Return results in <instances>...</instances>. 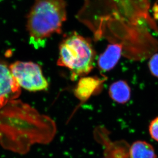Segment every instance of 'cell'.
Segmentation results:
<instances>
[{
  "instance_id": "cell-1",
  "label": "cell",
  "mask_w": 158,
  "mask_h": 158,
  "mask_svg": "<svg viewBox=\"0 0 158 158\" xmlns=\"http://www.w3.org/2000/svg\"><path fill=\"white\" fill-rule=\"evenodd\" d=\"M66 17L64 0H34L26 22L30 44L42 47L48 38L61 32Z\"/></svg>"
},
{
  "instance_id": "cell-2",
  "label": "cell",
  "mask_w": 158,
  "mask_h": 158,
  "mask_svg": "<svg viewBox=\"0 0 158 158\" xmlns=\"http://www.w3.org/2000/svg\"><path fill=\"white\" fill-rule=\"evenodd\" d=\"M95 57L90 40L73 32L60 44L58 64L69 69L72 78L76 79L91 71Z\"/></svg>"
},
{
  "instance_id": "cell-3",
  "label": "cell",
  "mask_w": 158,
  "mask_h": 158,
  "mask_svg": "<svg viewBox=\"0 0 158 158\" xmlns=\"http://www.w3.org/2000/svg\"><path fill=\"white\" fill-rule=\"evenodd\" d=\"M20 87L31 92L45 90L49 86L39 64L32 61H16L9 65Z\"/></svg>"
},
{
  "instance_id": "cell-4",
  "label": "cell",
  "mask_w": 158,
  "mask_h": 158,
  "mask_svg": "<svg viewBox=\"0 0 158 158\" xmlns=\"http://www.w3.org/2000/svg\"><path fill=\"white\" fill-rule=\"evenodd\" d=\"M21 93V87L12 75L9 65L0 60V109L15 100Z\"/></svg>"
},
{
  "instance_id": "cell-5",
  "label": "cell",
  "mask_w": 158,
  "mask_h": 158,
  "mask_svg": "<svg viewBox=\"0 0 158 158\" xmlns=\"http://www.w3.org/2000/svg\"><path fill=\"white\" fill-rule=\"evenodd\" d=\"M123 47L121 44H111L99 57L98 66L101 70L108 71L113 69L121 57Z\"/></svg>"
},
{
  "instance_id": "cell-6",
  "label": "cell",
  "mask_w": 158,
  "mask_h": 158,
  "mask_svg": "<svg viewBox=\"0 0 158 158\" xmlns=\"http://www.w3.org/2000/svg\"><path fill=\"white\" fill-rule=\"evenodd\" d=\"M103 81L102 80L93 77L81 78L75 89V95L80 100H87L100 89Z\"/></svg>"
},
{
  "instance_id": "cell-7",
  "label": "cell",
  "mask_w": 158,
  "mask_h": 158,
  "mask_svg": "<svg viewBox=\"0 0 158 158\" xmlns=\"http://www.w3.org/2000/svg\"><path fill=\"white\" fill-rule=\"evenodd\" d=\"M109 94L114 102L125 104L130 99L131 89L125 81H117L109 87Z\"/></svg>"
},
{
  "instance_id": "cell-8",
  "label": "cell",
  "mask_w": 158,
  "mask_h": 158,
  "mask_svg": "<svg viewBox=\"0 0 158 158\" xmlns=\"http://www.w3.org/2000/svg\"><path fill=\"white\" fill-rule=\"evenodd\" d=\"M129 158H158L154 147L144 141H137L130 146Z\"/></svg>"
},
{
  "instance_id": "cell-9",
  "label": "cell",
  "mask_w": 158,
  "mask_h": 158,
  "mask_svg": "<svg viewBox=\"0 0 158 158\" xmlns=\"http://www.w3.org/2000/svg\"><path fill=\"white\" fill-rule=\"evenodd\" d=\"M148 66L151 74L155 77H158V53L154 54L151 57Z\"/></svg>"
},
{
  "instance_id": "cell-10",
  "label": "cell",
  "mask_w": 158,
  "mask_h": 158,
  "mask_svg": "<svg viewBox=\"0 0 158 158\" xmlns=\"http://www.w3.org/2000/svg\"><path fill=\"white\" fill-rule=\"evenodd\" d=\"M149 133L151 138L158 142V117L152 120L149 124Z\"/></svg>"
}]
</instances>
